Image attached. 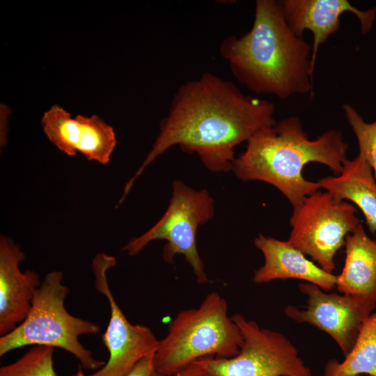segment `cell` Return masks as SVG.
I'll use <instances>...</instances> for the list:
<instances>
[{"instance_id":"1","label":"cell","mask_w":376,"mask_h":376,"mask_svg":"<svg viewBox=\"0 0 376 376\" xmlns=\"http://www.w3.org/2000/svg\"><path fill=\"white\" fill-rule=\"evenodd\" d=\"M274 112L273 102L245 95L233 82L211 72L186 81L175 93L152 149L126 184L120 200L144 169L175 145L196 153L211 171H231L236 146L274 125Z\"/></svg>"},{"instance_id":"2","label":"cell","mask_w":376,"mask_h":376,"mask_svg":"<svg viewBox=\"0 0 376 376\" xmlns=\"http://www.w3.org/2000/svg\"><path fill=\"white\" fill-rule=\"evenodd\" d=\"M219 53L238 81L258 95L286 99L313 92L312 47L290 28L280 1L257 0L250 31L226 37Z\"/></svg>"},{"instance_id":"3","label":"cell","mask_w":376,"mask_h":376,"mask_svg":"<svg viewBox=\"0 0 376 376\" xmlns=\"http://www.w3.org/2000/svg\"><path fill=\"white\" fill-rule=\"evenodd\" d=\"M347 149L340 131L329 130L311 140L301 120L290 116L255 133L247 141L246 150L235 157L231 171L242 181L273 185L295 209L321 189L318 182L304 178V166L321 163L339 175L347 159Z\"/></svg>"},{"instance_id":"4","label":"cell","mask_w":376,"mask_h":376,"mask_svg":"<svg viewBox=\"0 0 376 376\" xmlns=\"http://www.w3.org/2000/svg\"><path fill=\"white\" fill-rule=\"evenodd\" d=\"M242 342L226 300L212 292L198 308L180 311L170 322L154 354V369L171 375L204 357L230 358L239 352Z\"/></svg>"},{"instance_id":"5","label":"cell","mask_w":376,"mask_h":376,"mask_svg":"<svg viewBox=\"0 0 376 376\" xmlns=\"http://www.w3.org/2000/svg\"><path fill=\"white\" fill-rule=\"evenodd\" d=\"M63 272H49L36 290L31 308L15 329L0 337V357L28 345L59 347L77 359L81 368H101L105 362L96 359L79 342L84 335H96L97 324L71 315L65 300L69 289L62 283Z\"/></svg>"},{"instance_id":"6","label":"cell","mask_w":376,"mask_h":376,"mask_svg":"<svg viewBox=\"0 0 376 376\" xmlns=\"http://www.w3.org/2000/svg\"><path fill=\"white\" fill-rule=\"evenodd\" d=\"M214 211L213 199L207 190L196 191L175 180L169 205L163 217L144 234L132 239L123 250L135 256L151 241L166 240L164 260L173 264L175 255H183L197 282L206 284L209 279L197 250L196 235L198 226L213 217Z\"/></svg>"},{"instance_id":"7","label":"cell","mask_w":376,"mask_h":376,"mask_svg":"<svg viewBox=\"0 0 376 376\" xmlns=\"http://www.w3.org/2000/svg\"><path fill=\"white\" fill-rule=\"evenodd\" d=\"M231 317L241 330L242 344L234 357H209L194 361L208 376H313L284 335L262 328L240 313Z\"/></svg>"},{"instance_id":"8","label":"cell","mask_w":376,"mask_h":376,"mask_svg":"<svg viewBox=\"0 0 376 376\" xmlns=\"http://www.w3.org/2000/svg\"><path fill=\"white\" fill-rule=\"evenodd\" d=\"M356 212L352 203L318 191L293 209L290 219L292 230L286 241L333 274L337 251L345 245L347 235L360 224Z\"/></svg>"},{"instance_id":"9","label":"cell","mask_w":376,"mask_h":376,"mask_svg":"<svg viewBox=\"0 0 376 376\" xmlns=\"http://www.w3.org/2000/svg\"><path fill=\"white\" fill-rule=\"evenodd\" d=\"M116 258L104 253L95 256L92 262L95 286L109 304L110 318L102 340L109 356L97 371L86 374L81 367L72 376H125L142 359L155 352L159 340L143 324H131L118 305L109 288L107 272L115 266Z\"/></svg>"},{"instance_id":"10","label":"cell","mask_w":376,"mask_h":376,"mask_svg":"<svg viewBox=\"0 0 376 376\" xmlns=\"http://www.w3.org/2000/svg\"><path fill=\"white\" fill-rule=\"evenodd\" d=\"M307 297L306 306L299 308L288 305L285 315L298 323H307L329 334L346 357L353 348L362 326L376 303L359 296L326 293L311 283L299 285Z\"/></svg>"},{"instance_id":"11","label":"cell","mask_w":376,"mask_h":376,"mask_svg":"<svg viewBox=\"0 0 376 376\" xmlns=\"http://www.w3.org/2000/svg\"><path fill=\"white\" fill-rule=\"evenodd\" d=\"M41 125L48 139L68 156L79 152L88 160L107 164L116 145L113 127L95 114L72 118L54 104L43 113Z\"/></svg>"},{"instance_id":"12","label":"cell","mask_w":376,"mask_h":376,"mask_svg":"<svg viewBox=\"0 0 376 376\" xmlns=\"http://www.w3.org/2000/svg\"><path fill=\"white\" fill-rule=\"evenodd\" d=\"M285 19L292 31L304 37L306 30L313 34L311 65L314 69L318 47L340 28L341 15L351 12L360 22L361 33H368L376 19V7L361 10L347 0H281Z\"/></svg>"},{"instance_id":"13","label":"cell","mask_w":376,"mask_h":376,"mask_svg":"<svg viewBox=\"0 0 376 376\" xmlns=\"http://www.w3.org/2000/svg\"><path fill=\"white\" fill-rule=\"evenodd\" d=\"M25 255L18 244L5 236L0 238V335L15 329L27 317L35 292L41 282L32 270L22 272Z\"/></svg>"},{"instance_id":"14","label":"cell","mask_w":376,"mask_h":376,"mask_svg":"<svg viewBox=\"0 0 376 376\" xmlns=\"http://www.w3.org/2000/svg\"><path fill=\"white\" fill-rule=\"evenodd\" d=\"M253 242L264 256V264L253 273L256 283L295 279L313 283L323 290L336 287L337 276L323 270L287 241L259 234Z\"/></svg>"},{"instance_id":"15","label":"cell","mask_w":376,"mask_h":376,"mask_svg":"<svg viewBox=\"0 0 376 376\" xmlns=\"http://www.w3.org/2000/svg\"><path fill=\"white\" fill-rule=\"evenodd\" d=\"M320 188L338 201L349 200L363 212L370 231L376 233V178L361 154L347 159L342 171L318 181Z\"/></svg>"},{"instance_id":"16","label":"cell","mask_w":376,"mask_h":376,"mask_svg":"<svg viewBox=\"0 0 376 376\" xmlns=\"http://www.w3.org/2000/svg\"><path fill=\"white\" fill-rule=\"evenodd\" d=\"M345 260L337 276L336 288L376 303V240L360 224L345 238Z\"/></svg>"},{"instance_id":"17","label":"cell","mask_w":376,"mask_h":376,"mask_svg":"<svg viewBox=\"0 0 376 376\" xmlns=\"http://www.w3.org/2000/svg\"><path fill=\"white\" fill-rule=\"evenodd\" d=\"M376 376V312L363 323L357 340L342 362L329 360L324 376Z\"/></svg>"},{"instance_id":"18","label":"cell","mask_w":376,"mask_h":376,"mask_svg":"<svg viewBox=\"0 0 376 376\" xmlns=\"http://www.w3.org/2000/svg\"><path fill=\"white\" fill-rule=\"evenodd\" d=\"M54 347L34 345L15 361L0 368V376H57Z\"/></svg>"},{"instance_id":"19","label":"cell","mask_w":376,"mask_h":376,"mask_svg":"<svg viewBox=\"0 0 376 376\" xmlns=\"http://www.w3.org/2000/svg\"><path fill=\"white\" fill-rule=\"evenodd\" d=\"M343 109L358 141L359 152L371 166L376 178V120L367 123L350 104H344Z\"/></svg>"},{"instance_id":"20","label":"cell","mask_w":376,"mask_h":376,"mask_svg":"<svg viewBox=\"0 0 376 376\" xmlns=\"http://www.w3.org/2000/svg\"><path fill=\"white\" fill-rule=\"evenodd\" d=\"M154 354L151 353L142 359L125 376H152L155 370Z\"/></svg>"},{"instance_id":"21","label":"cell","mask_w":376,"mask_h":376,"mask_svg":"<svg viewBox=\"0 0 376 376\" xmlns=\"http://www.w3.org/2000/svg\"><path fill=\"white\" fill-rule=\"evenodd\" d=\"M152 376H208L206 372L196 362H193L185 368L171 375L160 374L154 370Z\"/></svg>"},{"instance_id":"22","label":"cell","mask_w":376,"mask_h":376,"mask_svg":"<svg viewBox=\"0 0 376 376\" xmlns=\"http://www.w3.org/2000/svg\"><path fill=\"white\" fill-rule=\"evenodd\" d=\"M354 376H360V375H354ZM369 376H370V375H369Z\"/></svg>"}]
</instances>
